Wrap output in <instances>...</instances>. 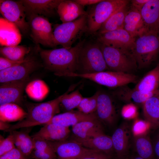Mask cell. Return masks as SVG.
Listing matches in <instances>:
<instances>
[{
    "instance_id": "6da1fadb",
    "label": "cell",
    "mask_w": 159,
    "mask_h": 159,
    "mask_svg": "<svg viewBox=\"0 0 159 159\" xmlns=\"http://www.w3.org/2000/svg\"><path fill=\"white\" fill-rule=\"evenodd\" d=\"M85 42V39L81 40L69 49H45L37 44V50L47 69L54 73H76L79 53Z\"/></svg>"
},
{
    "instance_id": "7a4b0ae2",
    "label": "cell",
    "mask_w": 159,
    "mask_h": 159,
    "mask_svg": "<svg viewBox=\"0 0 159 159\" xmlns=\"http://www.w3.org/2000/svg\"><path fill=\"white\" fill-rule=\"evenodd\" d=\"M69 90L54 99L33 106L28 110L25 117L15 124L11 125L6 132H11L19 128L48 123L60 112V103Z\"/></svg>"
},
{
    "instance_id": "3957f363",
    "label": "cell",
    "mask_w": 159,
    "mask_h": 159,
    "mask_svg": "<svg viewBox=\"0 0 159 159\" xmlns=\"http://www.w3.org/2000/svg\"><path fill=\"white\" fill-rule=\"evenodd\" d=\"M131 52L138 69L148 67L156 60L159 53V34L147 32L135 38Z\"/></svg>"
},
{
    "instance_id": "277c9868",
    "label": "cell",
    "mask_w": 159,
    "mask_h": 159,
    "mask_svg": "<svg viewBox=\"0 0 159 159\" xmlns=\"http://www.w3.org/2000/svg\"><path fill=\"white\" fill-rule=\"evenodd\" d=\"M110 71L105 59L99 43L85 42L78 57L77 72L80 74Z\"/></svg>"
},
{
    "instance_id": "5b68a950",
    "label": "cell",
    "mask_w": 159,
    "mask_h": 159,
    "mask_svg": "<svg viewBox=\"0 0 159 159\" xmlns=\"http://www.w3.org/2000/svg\"><path fill=\"white\" fill-rule=\"evenodd\" d=\"M127 0H102L86 11L87 32L97 33L102 25L115 12L128 5Z\"/></svg>"
},
{
    "instance_id": "8992f818",
    "label": "cell",
    "mask_w": 159,
    "mask_h": 159,
    "mask_svg": "<svg viewBox=\"0 0 159 159\" xmlns=\"http://www.w3.org/2000/svg\"><path fill=\"white\" fill-rule=\"evenodd\" d=\"M87 31V13L73 21L58 24L53 31L56 46L61 45L69 49Z\"/></svg>"
},
{
    "instance_id": "52a82bcc",
    "label": "cell",
    "mask_w": 159,
    "mask_h": 159,
    "mask_svg": "<svg viewBox=\"0 0 159 159\" xmlns=\"http://www.w3.org/2000/svg\"><path fill=\"white\" fill-rule=\"evenodd\" d=\"M59 75L83 78L112 88H117L130 83H135L138 80V77L133 74L111 71L85 74L64 73H60Z\"/></svg>"
},
{
    "instance_id": "ba28073f",
    "label": "cell",
    "mask_w": 159,
    "mask_h": 159,
    "mask_svg": "<svg viewBox=\"0 0 159 159\" xmlns=\"http://www.w3.org/2000/svg\"><path fill=\"white\" fill-rule=\"evenodd\" d=\"M99 44L110 71L132 74L138 69L131 52Z\"/></svg>"
},
{
    "instance_id": "9c48e42d",
    "label": "cell",
    "mask_w": 159,
    "mask_h": 159,
    "mask_svg": "<svg viewBox=\"0 0 159 159\" xmlns=\"http://www.w3.org/2000/svg\"><path fill=\"white\" fill-rule=\"evenodd\" d=\"M26 18L31 31V37L36 44L50 47H56L52 25L47 17L32 15Z\"/></svg>"
},
{
    "instance_id": "30bf717a",
    "label": "cell",
    "mask_w": 159,
    "mask_h": 159,
    "mask_svg": "<svg viewBox=\"0 0 159 159\" xmlns=\"http://www.w3.org/2000/svg\"><path fill=\"white\" fill-rule=\"evenodd\" d=\"M0 11L5 19L15 24L23 33L28 32L29 25L26 19L25 8L20 0H0Z\"/></svg>"
},
{
    "instance_id": "8fae6325",
    "label": "cell",
    "mask_w": 159,
    "mask_h": 159,
    "mask_svg": "<svg viewBox=\"0 0 159 159\" xmlns=\"http://www.w3.org/2000/svg\"><path fill=\"white\" fill-rule=\"evenodd\" d=\"M97 107L95 113L102 124L111 126L115 123L118 110L112 96L105 92L97 91Z\"/></svg>"
},
{
    "instance_id": "7c38bea8",
    "label": "cell",
    "mask_w": 159,
    "mask_h": 159,
    "mask_svg": "<svg viewBox=\"0 0 159 159\" xmlns=\"http://www.w3.org/2000/svg\"><path fill=\"white\" fill-rule=\"evenodd\" d=\"M97 34L99 43L131 52L135 39L123 28Z\"/></svg>"
},
{
    "instance_id": "4fadbf2b",
    "label": "cell",
    "mask_w": 159,
    "mask_h": 159,
    "mask_svg": "<svg viewBox=\"0 0 159 159\" xmlns=\"http://www.w3.org/2000/svg\"><path fill=\"white\" fill-rule=\"evenodd\" d=\"M38 65L34 57L27 56L21 63L0 71V82L2 83L28 78Z\"/></svg>"
},
{
    "instance_id": "5bb4252c",
    "label": "cell",
    "mask_w": 159,
    "mask_h": 159,
    "mask_svg": "<svg viewBox=\"0 0 159 159\" xmlns=\"http://www.w3.org/2000/svg\"><path fill=\"white\" fill-rule=\"evenodd\" d=\"M29 78L1 83L0 105L12 103H20L22 100L24 90Z\"/></svg>"
},
{
    "instance_id": "9a60e30c",
    "label": "cell",
    "mask_w": 159,
    "mask_h": 159,
    "mask_svg": "<svg viewBox=\"0 0 159 159\" xmlns=\"http://www.w3.org/2000/svg\"><path fill=\"white\" fill-rule=\"evenodd\" d=\"M62 0H20L25 10L26 18L32 15L47 17L54 15Z\"/></svg>"
},
{
    "instance_id": "2e32d148",
    "label": "cell",
    "mask_w": 159,
    "mask_h": 159,
    "mask_svg": "<svg viewBox=\"0 0 159 159\" xmlns=\"http://www.w3.org/2000/svg\"><path fill=\"white\" fill-rule=\"evenodd\" d=\"M51 142L59 159H79L92 150L72 140Z\"/></svg>"
},
{
    "instance_id": "e0dca14e",
    "label": "cell",
    "mask_w": 159,
    "mask_h": 159,
    "mask_svg": "<svg viewBox=\"0 0 159 159\" xmlns=\"http://www.w3.org/2000/svg\"><path fill=\"white\" fill-rule=\"evenodd\" d=\"M131 137V130L127 122L122 123L111 136L116 157L119 158L128 156Z\"/></svg>"
},
{
    "instance_id": "ac0fdd59",
    "label": "cell",
    "mask_w": 159,
    "mask_h": 159,
    "mask_svg": "<svg viewBox=\"0 0 159 159\" xmlns=\"http://www.w3.org/2000/svg\"><path fill=\"white\" fill-rule=\"evenodd\" d=\"M102 124L98 119L83 121L72 126L73 139L78 141L104 133Z\"/></svg>"
},
{
    "instance_id": "d6986e66",
    "label": "cell",
    "mask_w": 159,
    "mask_h": 159,
    "mask_svg": "<svg viewBox=\"0 0 159 159\" xmlns=\"http://www.w3.org/2000/svg\"><path fill=\"white\" fill-rule=\"evenodd\" d=\"M123 28L134 39L149 32L140 12L131 7L125 18Z\"/></svg>"
},
{
    "instance_id": "ffe728a7",
    "label": "cell",
    "mask_w": 159,
    "mask_h": 159,
    "mask_svg": "<svg viewBox=\"0 0 159 159\" xmlns=\"http://www.w3.org/2000/svg\"><path fill=\"white\" fill-rule=\"evenodd\" d=\"M70 133L69 127L50 123L45 124L32 137L50 142H59L67 140Z\"/></svg>"
},
{
    "instance_id": "44dd1931",
    "label": "cell",
    "mask_w": 159,
    "mask_h": 159,
    "mask_svg": "<svg viewBox=\"0 0 159 159\" xmlns=\"http://www.w3.org/2000/svg\"><path fill=\"white\" fill-rule=\"evenodd\" d=\"M140 12L148 32L159 34V0H149Z\"/></svg>"
},
{
    "instance_id": "7402d4cb",
    "label": "cell",
    "mask_w": 159,
    "mask_h": 159,
    "mask_svg": "<svg viewBox=\"0 0 159 159\" xmlns=\"http://www.w3.org/2000/svg\"><path fill=\"white\" fill-rule=\"evenodd\" d=\"M96 119H98L95 113L87 114L78 110H72L55 115L48 123H53L69 127L81 122Z\"/></svg>"
},
{
    "instance_id": "603a6c76",
    "label": "cell",
    "mask_w": 159,
    "mask_h": 159,
    "mask_svg": "<svg viewBox=\"0 0 159 159\" xmlns=\"http://www.w3.org/2000/svg\"><path fill=\"white\" fill-rule=\"evenodd\" d=\"M62 23L72 21L85 14L84 7L74 0H62L57 9Z\"/></svg>"
},
{
    "instance_id": "cb8c5ba5",
    "label": "cell",
    "mask_w": 159,
    "mask_h": 159,
    "mask_svg": "<svg viewBox=\"0 0 159 159\" xmlns=\"http://www.w3.org/2000/svg\"><path fill=\"white\" fill-rule=\"evenodd\" d=\"M156 92L143 93L135 89H131L127 85L117 88L112 95L119 100L129 103L143 104L148 99L155 95Z\"/></svg>"
},
{
    "instance_id": "d4e9b609",
    "label": "cell",
    "mask_w": 159,
    "mask_h": 159,
    "mask_svg": "<svg viewBox=\"0 0 159 159\" xmlns=\"http://www.w3.org/2000/svg\"><path fill=\"white\" fill-rule=\"evenodd\" d=\"M77 142L86 148L111 155L114 152L111 136L107 135L104 133Z\"/></svg>"
},
{
    "instance_id": "484cf974",
    "label": "cell",
    "mask_w": 159,
    "mask_h": 159,
    "mask_svg": "<svg viewBox=\"0 0 159 159\" xmlns=\"http://www.w3.org/2000/svg\"><path fill=\"white\" fill-rule=\"evenodd\" d=\"M144 116L150 127L156 129L159 127V95H154L143 104Z\"/></svg>"
},
{
    "instance_id": "4316f807",
    "label": "cell",
    "mask_w": 159,
    "mask_h": 159,
    "mask_svg": "<svg viewBox=\"0 0 159 159\" xmlns=\"http://www.w3.org/2000/svg\"><path fill=\"white\" fill-rule=\"evenodd\" d=\"M159 87V63L136 84L134 89L143 93L156 92Z\"/></svg>"
},
{
    "instance_id": "83f0119b",
    "label": "cell",
    "mask_w": 159,
    "mask_h": 159,
    "mask_svg": "<svg viewBox=\"0 0 159 159\" xmlns=\"http://www.w3.org/2000/svg\"><path fill=\"white\" fill-rule=\"evenodd\" d=\"M128 5L118 10L113 14L101 26L97 34L123 28L125 16L129 8Z\"/></svg>"
},
{
    "instance_id": "f1b7e54d",
    "label": "cell",
    "mask_w": 159,
    "mask_h": 159,
    "mask_svg": "<svg viewBox=\"0 0 159 159\" xmlns=\"http://www.w3.org/2000/svg\"><path fill=\"white\" fill-rule=\"evenodd\" d=\"M27 115V113L16 104L8 103L0 106V121L8 123L19 121Z\"/></svg>"
},
{
    "instance_id": "f546056e",
    "label": "cell",
    "mask_w": 159,
    "mask_h": 159,
    "mask_svg": "<svg viewBox=\"0 0 159 159\" xmlns=\"http://www.w3.org/2000/svg\"><path fill=\"white\" fill-rule=\"evenodd\" d=\"M135 149L137 154L145 159H154L153 144L145 133L134 136Z\"/></svg>"
},
{
    "instance_id": "4dcf8cb0",
    "label": "cell",
    "mask_w": 159,
    "mask_h": 159,
    "mask_svg": "<svg viewBox=\"0 0 159 159\" xmlns=\"http://www.w3.org/2000/svg\"><path fill=\"white\" fill-rule=\"evenodd\" d=\"M25 90L29 97L37 100L43 99L49 92L48 86L41 80H36L29 83L26 87Z\"/></svg>"
},
{
    "instance_id": "1f68e13d",
    "label": "cell",
    "mask_w": 159,
    "mask_h": 159,
    "mask_svg": "<svg viewBox=\"0 0 159 159\" xmlns=\"http://www.w3.org/2000/svg\"><path fill=\"white\" fill-rule=\"evenodd\" d=\"M30 51V48L24 45H9L0 48L3 57L16 61L24 60Z\"/></svg>"
},
{
    "instance_id": "d6a6232c",
    "label": "cell",
    "mask_w": 159,
    "mask_h": 159,
    "mask_svg": "<svg viewBox=\"0 0 159 159\" xmlns=\"http://www.w3.org/2000/svg\"><path fill=\"white\" fill-rule=\"evenodd\" d=\"M74 87H70L69 91L63 97L60 103V107H62L65 112L73 110L74 109L77 108L83 97L78 90L70 93Z\"/></svg>"
},
{
    "instance_id": "836d02e7",
    "label": "cell",
    "mask_w": 159,
    "mask_h": 159,
    "mask_svg": "<svg viewBox=\"0 0 159 159\" xmlns=\"http://www.w3.org/2000/svg\"><path fill=\"white\" fill-rule=\"evenodd\" d=\"M97 91L92 96L83 97L77 107L78 110L87 114L95 113L97 107Z\"/></svg>"
},
{
    "instance_id": "e575fe53",
    "label": "cell",
    "mask_w": 159,
    "mask_h": 159,
    "mask_svg": "<svg viewBox=\"0 0 159 159\" xmlns=\"http://www.w3.org/2000/svg\"><path fill=\"white\" fill-rule=\"evenodd\" d=\"M18 148L25 155H29L34 149L33 138L27 133L21 138Z\"/></svg>"
},
{
    "instance_id": "d590c367",
    "label": "cell",
    "mask_w": 159,
    "mask_h": 159,
    "mask_svg": "<svg viewBox=\"0 0 159 159\" xmlns=\"http://www.w3.org/2000/svg\"><path fill=\"white\" fill-rule=\"evenodd\" d=\"M15 147L14 137L11 133L6 138L0 135V156L10 151Z\"/></svg>"
},
{
    "instance_id": "8d00e7d4",
    "label": "cell",
    "mask_w": 159,
    "mask_h": 159,
    "mask_svg": "<svg viewBox=\"0 0 159 159\" xmlns=\"http://www.w3.org/2000/svg\"><path fill=\"white\" fill-rule=\"evenodd\" d=\"M32 137L34 150L54 151L51 142L39 138Z\"/></svg>"
},
{
    "instance_id": "74e56055",
    "label": "cell",
    "mask_w": 159,
    "mask_h": 159,
    "mask_svg": "<svg viewBox=\"0 0 159 159\" xmlns=\"http://www.w3.org/2000/svg\"><path fill=\"white\" fill-rule=\"evenodd\" d=\"M112 155L91 150L79 159H112Z\"/></svg>"
},
{
    "instance_id": "f35d334b",
    "label": "cell",
    "mask_w": 159,
    "mask_h": 159,
    "mask_svg": "<svg viewBox=\"0 0 159 159\" xmlns=\"http://www.w3.org/2000/svg\"><path fill=\"white\" fill-rule=\"evenodd\" d=\"M137 109L132 103L128 104L124 106L121 110V114L125 118L131 119L136 116Z\"/></svg>"
},
{
    "instance_id": "ab89813d",
    "label": "cell",
    "mask_w": 159,
    "mask_h": 159,
    "mask_svg": "<svg viewBox=\"0 0 159 159\" xmlns=\"http://www.w3.org/2000/svg\"><path fill=\"white\" fill-rule=\"evenodd\" d=\"M26 157L18 148L15 147L0 156V159H27Z\"/></svg>"
},
{
    "instance_id": "60d3db41",
    "label": "cell",
    "mask_w": 159,
    "mask_h": 159,
    "mask_svg": "<svg viewBox=\"0 0 159 159\" xmlns=\"http://www.w3.org/2000/svg\"><path fill=\"white\" fill-rule=\"evenodd\" d=\"M33 155L36 159H55L56 157L54 151L34 150Z\"/></svg>"
},
{
    "instance_id": "b9f144b4",
    "label": "cell",
    "mask_w": 159,
    "mask_h": 159,
    "mask_svg": "<svg viewBox=\"0 0 159 159\" xmlns=\"http://www.w3.org/2000/svg\"><path fill=\"white\" fill-rule=\"evenodd\" d=\"M26 59L22 60L16 61L9 59L3 57H0V71L18 65L24 62Z\"/></svg>"
},
{
    "instance_id": "7bdbcfd3",
    "label": "cell",
    "mask_w": 159,
    "mask_h": 159,
    "mask_svg": "<svg viewBox=\"0 0 159 159\" xmlns=\"http://www.w3.org/2000/svg\"><path fill=\"white\" fill-rule=\"evenodd\" d=\"M148 125L144 121L138 120L134 124L132 131L134 136L144 134L148 128Z\"/></svg>"
},
{
    "instance_id": "ee69618b",
    "label": "cell",
    "mask_w": 159,
    "mask_h": 159,
    "mask_svg": "<svg viewBox=\"0 0 159 159\" xmlns=\"http://www.w3.org/2000/svg\"><path fill=\"white\" fill-rule=\"evenodd\" d=\"M149 0H132L131 1V7L140 11L143 6Z\"/></svg>"
},
{
    "instance_id": "f6af8a7d",
    "label": "cell",
    "mask_w": 159,
    "mask_h": 159,
    "mask_svg": "<svg viewBox=\"0 0 159 159\" xmlns=\"http://www.w3.org/2000/svg\"><path fill=\"white\" fill-rule=\"evenodd\" d=\"M77 3L84 6H86L95 5L102 0H74Z\"/></svg>"
},
{
    "instance_id": "bcb514c9",
    "label": "cell",
    "mask_w": 159,
    "mask_h": 159,
    "mask_svg": "<svg viewBox=\"0 0 159 159\" xmlns=\"http://www.w3.org/2000/svg\"><path fill=\"white\" fill-rule=\"evenodd\" d=\"M153 145L155 156L157 159H159V133L156 137Z\"/></svg>"
},
{
    "instance_id": "7dc6e473",
    "label": "cell",
    "mask_w": 159,
    "mask_h": 159,
    "mask_svg": "<svg viewBox=\"0 0 159 159\" xmlns=\"http://www.w3.org/2000/svg\"><path fill=\"white\" fill-rule=\"evenodd\" d=\"M11 125L8 122L0 121V128L1 130H4L6 131L10 127Z\"/></svg>"
},
{
    "instance_id": "c3c4849f",
    "label": "cell",
    "mask_w": 159,
    "mask_h": 159,
    "mask_svg": "<svg viewBox=\"0 0 159 159\" xmlns=\"http://www.w3.org/2000/svg\"><path fill=\"white\" fill-rule=\"evenodd\" d=\"M130 159H145L144 158H143L139 155H138L137 154L136 155H135L133 156L132 157H131Z\"/></svg>"
},
{
    "instance_id": "681fc988",
    "label": "cell",
    "mask_w": 159,
    "mask_h": 159,
    "mask_svg": "<svg viewBox=\"0 0 159 159\" xmlns=\"http://www.w3.org/2000/svg\"><path fill=\"white\" fill-rule=\"evenodd\" d=\"M114 159H130L129 158L128 156L124 157V158H117L116 157H115V158Z\"/></svg>"
},
{
    "instance_id": "f907efd6",
    "label": "cell",
    "mask_w": 159,
    "mask_h": 159,
    "mask_svg": "<svg viewBox=\"0 0 159 159\" xmlns=\"http://www.w3.org/2000/svg\"><path fill=\"white\" fill-rule=\"evenodd\" d=\"M155 95H159V89H158L157 90V92H156V93L155 94Z\"/></svg>"
}]
</instances>
